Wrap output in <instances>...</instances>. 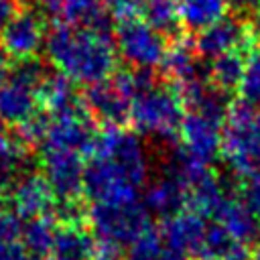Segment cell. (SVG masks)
<instances>
[{"label":"cell","mask_w":260,"mask_h":260,"mask_svg":"<svg viewBox=\"0 0 260 260\" xmlns=\"http://www.w3.org/2000/svg\"><path fill=\"white\" fill-rule=\"evenodd\" d=\"M45 51L73 83L91 85L108 79L116 67L112 37L55 22L45 32Z\"/></svg>","instance_id":"1"},{"label":"cell","mask_w":260,"mask_h":260,"mask_svg":"<svg viewBox=\"0 0 260 260\" xmlns=\"http://www.w3.org/2000/svg\"><path fill=\"white\" fill-rule=\"evenodd\" d=\"M221 156L240 177L260 171V110L236 100L225 118Z\"/></svg>","instance_id":"2"},{"label":"cell","mask_w":260,"mask_h":260,"mask_svg":"<svg viewBox=\"0 0 260 260\" xmlns=\"http://www.w3.org/2000/svg\"><path fill=\"white\" fill-rule=\"evenodd\" d=\"M93 238L104 246H130L150 228V215L140 201L136 203H93L87 209Z\"/></svg>","instance_id":"3"},{"label":"cell","mask_w":260,"mask_h":260,"mask_svg":"<svg viewBox=\"0 0 260 260\" xmlns=\"http://www.w3.org/2000/svg\"><path fill=\"white\" fill-rule=\"evenodd\" d=\"M183 116L185 112L179 95L162 83L134 95L130 104V122L136 132L154 134L167 142L175 140V132H179Z\"/></svg>","instance_id":"4"},{"label":"cell","mask_w":260,"mask_h":260,"mask_svg":"<svg viewBox=\"0 0 260 260\" xmlns=\"http://www.w3.org/2000/svg\"><path fill=\"white\" fill-rule=\"evenodd\" d=\"M116 47L118 55L132 69H156L162 65L167 55V39L148 26L142 18H132L116 24Z\"/></svg>","instance_id":"5"},{"label":"cell","mask_w":260,"mask_h":260,"mask_svg":"<svg viewBox=\"0 0 260 260\" xmlns=\"http://www.w3.org/2000/svg\"><path fill=\"white\" fill-rule=\"evenodd\" d=\"M91 156L110 158L136 187H142V183L146 181L148 169L144 146L136 132L118 126H106L102 132H95Z\"/></svg>","instance_id":"6"},{"label":"cell","mask_w":260,"mask_h":260,"mask_svg":"<svg viewBox=\"0 0 260 260\" xmlns=\"http://www.w3.org/2000/svg\"><path fill=\"white\" fill-rule=\"evenodd\" d=\"M138 189L110 158L91 156L83 169L81 193L91 203H136Z\"/></svg>","instance_id":"7"},{"label":"cell","mask_w":260,"mask_h":260,"mask_svg":"<svg viewBox=\"0 0 260 260\" xmlns=\"http://www.w3.org/2000/svg\"><path fill=\"white\" fill-rule=\"evenodd\" d=\"M95 130L87 110H77L63 116H51L47 136L41 150H71L81 156H91Z\"/></svg>","instance_id":"8"},{"label":"cell","mask_w":260,"mask_h":260,"mask_svg":"<svg viewBox=\"0 0 260 260\" xmlns=\"http://www.w3.org/2000/svg\"><path fill=\"white\" fill-rule=\"evenodd\" d=\"M83 108L104 126H118L130 122V104L132 95L124 89V85L112 73L108 79L87 85L83 93Z\"/></svg>","instance_id":"9"},{"label":"cell","mask_w":260,"mask_h":260,"mask_svg":"<svg viewBox=\"0 0 260 260\" xmlns=\"http://www.w3.org/2000/svg\"><path fill=\"white\" fill-rule=\"evenodd\" d=\"M254 43L256 39L252 37L248 24L238 16H223L217 22L209 24L207 28L195 32L193 39L195 53L205 61L207 59L213 61L215 57L230 51H246V49L252 51Z\"/></svg>","instance_id":"10"},{"label":"cell","mask_w":260,"mask_h":260,"mask_svg":"<svg viewBox=\"0 0 260 260\" xmlns=\"http://www.w3.org/2000/svg\"><path fill=\"white\" fill-rule=\"evenodd\" d=\"M205 230H207L205 217H201L191 209H183L181 213L165 219L162 228L158 230L162 238L165 260L197 258Z\"/></svg>","instance_id":"11"},{"label":"cell","mask_w":260,"mask_h":260,"mask_svg":"<svg viewBox=\"0 0 260 260\" xmlns=\"http://www.w3.org/2000/svg\"><path fill=\"white\" fill-rule=\"evenodd\" d=\"M43 177L55 199H77L83 187V156L71 150H41Z\"/></svg>","instance_id":"12"},{"label":"cell","mask_w":260,"mask_h":260,"mask_svg":"<svg viewBox=\"0 0 260 260\" xmlns=\"http://www.w3.org/2000/svg\"><path fill=\"white\" fill-rule=\"evenodd\" d=\"M43 45H45L43 18L39 16V12L30 8L18 10L0 32V47L6 51V55L14 57V61L35 57Z\"/></svg>","instance_id":"13"},{"label":"cell","mask_w":260,"mask_h":260,"mask_svg":"<svg viewBox=\"0 0 260 260\" xmlns=\"http://www.w3.org/2000/svg\"><path fill=\"white\" fill-rule=\"evenodd\" d=\"M55 201L57 199H55L49 183L45 181L43 175H39L35 171L24 173L10 189V207L22 219L47 215L49 211H53Z\"/></svg>","instance_id":"14"},{"label":"cell","mask_w":260,"mask_h":260,"mask_svg":"<svg viewBox=\"0 0 260 260\" xmlns=\"http://www.w3.org/2000/svg\"><path fill=\"white\" fill-rule=\"evenodd\" d=\"M181 132V140L183 146L197 158H201L203 162H213L219 154H221V142H223V134H221V126L195 114V112H187L181 120L179 126Z\"/></svg>","instance_id":"15"},{"label":"cell","mask_w":260,"mask_h":260,"mask_svg":"<svg viewBox=\"0 0 260 260\" xmlns=\"http://www.w3.org/2000/svg\"><path fill=\"white\" fill-rule=\"evenodd\" d=\"M232 199V185L230 181L215 177L209 173L205 179H201L197 185H193L187 193L189 209L199 213L201 217H213L217 219L219 211L225 207V203Z\"/></svg>","instance_id":"16"},{"label":"cell","mask_w":260,"mask_h":260,"mask_svg":"<svg viewBox=\"0 0 260 260\" xmlns=\"http://www.w3.org/2000/svg\"><path fill=\"white\" fill-rule=\"evenodd\" d=\"M185 203H187V191L167 175L150 183L142 195V205L148 211V215H156L162 219L181 213Z\"/></svg>","instance_id":"17"},{"label":"cell","mask_w":260,"mask_h":260,"mask_svg":"<svg viewBox=\"0 0 260 260\" xmlns=\"http://www.w3.org/2000/svg\"><path fill=\"white\" fill-rule=\"evenodd\" d=\"M37 100L45 106L51 116H63L83 110V102L75 93V83L59 73H49L37 91Z\"/></svg>","instance_id":"18"},{"label":"cell","mask_w":260,"mask_h":260,"mask_svg":"<svg viewBox=\"0 0 260 260\" xmlns=\"http://www.w3.org/2000/svg\"><path fill=\"white\" fill-rule=\"evenodd\" d=\"M95 252V238L81 225H61L55 234L49 260H89Z\"/></svg>","instance_id":"19"},{"label":"cell","mask_w":260,"mask_h":260,"mask_svg":"<svg viewBox=\"0 0 260 260\" xmlns=\"http://www.w3.org/2000/svg\"><path fill=\"white\" fill-rule=\"evenodd\" d=\"M37 93L22 85L6 81L0 87V120L18 128L37 114Z\"/></svg>","instance_id":"20"},{"label":"cell","mask_w":260,"mask_h":260,"mask_svg":"<svg viewBox=\"0 0 260 260\" xmlns=\"http://www.w3.org/2000/svg\"><path fill=\"white\" fill-rule=\"evenodd\" d=\"M215 221L221 223L238 244L248 246L260 236V219L242 201H236V199H230L225 203V207L219 211Z\"/></svg>","instance_id":"21"},{"label":"cell","mask_w":260,"mask_h":260,"mask_svg":"<svg viewBox=\"0 0 260 260\" xmlns=\"http://www.w3.org/2000/svg\"><path fill=\"white\" fill-rule=\"evenodd\" d=\"M140 16L148 26H152L165 39L171 37L173 41H179L185 30L181 24L177 0H142Z\"/></svg>","instance_id":"22"},{"label":"cell","mask_w":260,"mask_h":260,"mask_svg":"<svg viewBox=\"0 0 260 260\" xmlns=\"http://www.w3.org/2000/svg\"><path fill=\"white\" fill-rule=\"evenodd\" d=\"M181 24L185 30L199 32L225 14V0H177Z\"/></svg>","instance_id":"23"},{"label":"cell","mask_w":260,"mask_h":260,"mask_svg":"<svg viewBox=\"0 0 260 260\" xmlns=\"http://www.w3.org/2000/svg\"><path fill=\"white\" fill-rule=\"evenodd\" d=\"M244 67H246V57L242 51L223 53L209 63V79L215 87L232 93L234 89L240 87Z\"/></svg>","instance_id":"24"},{"label":"cell","mask_w":260,"mask_h":260,"mask_svg":"<svg viewBox=\"0 0 260 260\" xmlns=\"http://www.w3.org/2000/svg\"><path fill=\"white\" fill-rule=\"evenodd\" d=\"M55 223L51 217L43 215V217H32L22 225V246L30 256H45L51 252L53 240H55Z\"/></svg>","instance_id":"25"},{"label":"cell","mask_w":260,"mask_h":260,"mask_svg":"<svg viewBox=\"0 0 260 260\" xmlns=\"http://www.w3.org/2000/svg\"><path fill=\"white\" fill-rule=\"evenodd\" d=\"M47 75H49V71H47L45 63L37 57H28V59H18L10 65L8 81L16 83V85H22L26 89H32L37 93Z\"/></svg>","instance_id":"26"},{"label":"cell","mask_w":260,"mask_h":260,"mask_svg":"<svg viewBox=\"0 0 260 260\" xmlns=\"http://www.w3.org/2000/svg\"><path fill=\"white\" fill-rule=\"evenodd\" d=\"M234 238L225 232V228L217 221L207 223L203 242L199 246L197 252V260H223V256L230 252V248L234 246Z\"/></svg>","instance_id":"27"},{"label":"cell","mask_w":260,"mask_h":260,"mask_svg":"<svg viewBox=\"0 0 260 260\" xmlns=\"http://www.w3.org/2000/svg\"><path fill=\"white\" fill-rule=\"evenodd\" d=\"M238 91H240V100H244L254 108H260V51L248 53Z\"/></svg>","instance_id":"28"},{"label":"cell","mask_w":260,"mask_h":260,"mask_svg":"<svg viewBox=\"0 0 260 260\" xmlns=\"http://www.w3.org/2000/svg\"><path fill=\"white\" fill-rule=\"evenodd\" d=\"M128 260H165L162 238L158 230L148 228L128 246Z\"/></svg>","instance_id":"29"},{"label":"cell","mask_w":260,"mask_h":260,"mask_svg":"<svg viewBox=\"0 0 260 260\" xmlns=\"http://www.w3.org/2000/svg\"><path fill=\"white\" fill-rule=\"evenodd\" d=\"M53 215L61 225H81L83 219H87V209L77 199H57L53 205Z\"/></svg>","instance_id":"30"},{"label":"cell","mask_w":260,"mask_h":260,"mask_svg":"<svg viewBox=\"0 0 260 260\" xmlns=\"http://www.w3.org/2000/svg\"><path fill=\"white\" fill-rule=\"evenodd\" d=\"M240 197L242 203L260 219V171L244 177V181L240 183Z\"/></svg>","instance_id":"31"},{"label":"cell","mask_w":260,"mask_h":260,"mask_svg":"<svg viewBox=\"0 0 260 260\" xmlns=\"http://www.w3.org/2000/svg\"><path fill=\"white\" fill-rule=\"evenodd\" d=\"M22 234V221L18 217V213L0 203V244L4 242H16Z\"/></svg>","instance_id":"32"},{"label":"cell","mask_w":260,"mask_h":260,"mask_svg":"<svg viewBox=\"0 0 260 260\" xmlns=\"http://www.w3.org/2000/svg\"><path fill=\"white\" fill-rule=\"evenodd\" d=\"M140 6H142V0H106V8L112 14L116 24L138 18Z\"/></svg>","instance_id":"33"},{"label":"cell","mask_w":260,"mask_h":260,"mask_svg":"<svg viewBox=\"0 0 260 260\" xmlns=\"http://www.w3.org/2000/svg\"><path fill=\"white\" fill-rule=\"evenodd\" d=\"M30 254L18 242H4L0 244V260H28Z\"/></svg>","instance_id":"34"},{"label":"cell","mask_w":260,"mask_h":260,"mask_svg":"<svg viewBox=\"0 0 260 260\" xmlns=\"http://www.w3.org/2000/svg\"><path fill=\"white\" fill-rule=\"evenodd\" d=\"M225 4L242 14H254L256 10H260V0H225Z\"/></svg>","instance_id":"35"},{"label":"cell","mask_w":260,"mask_h":260,"mask_svg":"<svg viewBox=\"0 0 260 260\" xmlns=\"http://www.w3.org/2000/svg\"><path fill=\"white\" fill-rule=\"evenodd\" d=\"M18 12V6L14 0H0V30L8 24V20Z\"/></svg>","instance_id":"36"},{"label":"cell","mask_w":260,"mask_h":260,"mask_svg":"<svg viewBox=\"0 0 260 260\" xmlns=\"http://www.w3.org/2000/svg\"><path fill=\"white\" fill-rule=\"evenodd\" d=\"M223 260H252V250L246 244H234L230 252L223 256Z\"/></svg>","instance_id":"37"},{"label":"cell","mask_w":260,"mask_h":260,"mask_svg":"<svg viewBox=\"0 0 260 260\" xmlns=\"http://www.w3.org/2000/svg\"><path fill=\"white\" fill-rule=\"evenodd\" d=\"M89 260H122V256H120V250L118 248H112V246H100V248H95V252L91 254V258Z\"/></svg>","instance_id":"38"},{"label":"cell","mask_w":260,"mask_h":260,"mask_svg":"<svg viewBox=\"0 0 260 260\" xmlns=\"http://www.w3.org/2000/svg\"><path fill=\"white\" fill-rule=\"evenodd\" d=\"M8 71H10V63H8V55L6 51L0 47V87L8 81Z\"/></svg>","instance_id":"39"},{"label":"cell","mask_w":260,"mask_h":260,"mask_svg":"<svg viewBox=\"0 0 260 260\" xmlns=\"http://www.w3.org/2000/svg\"><path fill=\"white\" fill-rule=\"evenodd\" d=\"M248 28H250L252 37L258 41V39H260V10H256L254 14H250V22H248Z\"/></svg>","instance_id":"40"},{"label":"cell","mask_w":260,"mask_h":260,"mask_svg":"<svg viewBox=\"0 0 260 260\" xmlns=\"http://www.w3.org/2000/svg\"><path fill=\"white\" fill-rule=\"evenodd\" d=\"M12 144H14V140L10 136H6L4 132H0V154H4L6 150H10Z\"/></svg>","instance_id":"41"},{"label":"cell","mask_w":260,"mask_h":260,"mask_svg":"<svg viewBox=\"0 0 260 260\" xmlns=\"http://www.w3.org/2000/svg\"><path fill=\"white\" fill-rule=\"evenodd\" d=\"M30 2H32V4H39L41 8H45V6H47L49 2H53V0H30Z\"/></svg>","instance_id":"42"},{"label":"cell","mask_w":260,"mask_h":260,"mask_svg":"<svg viewBox=\"0 0 260 260\" xmlns=\"http://www.w3.org/2000/svg\"><path fill=\"white\" fill-rule=\"evenodd\" d=\"M252 260H260V244H258V248L252 252Z\"/></svg>","instance_id":"43"},{"label":"cell","mask_w":260,"mask_h":260,"mask_svg":"<svg viewBox=\"0 0 260 260\" xmlns=\"http://www.w3.org/2000/svg\"><path fill=\"white\" fill-rule=\"evenodd\" d=\"M28 260H43V258H39V256H30Z\"/></svg>","instance_id":"44"},{"label":"cell","mask_w":260,"mask_h":260,"mask_svg":"<svg viewBox=\"0 0 260 260\" xmlns=\"http://www.w3.org/2000/svg\"><path fill=\"white\" fill-rule=\"evenodd\" d=\"M104 2H106V0H104Z\"/></svg>","instance_id":"45"}]
</instances>
